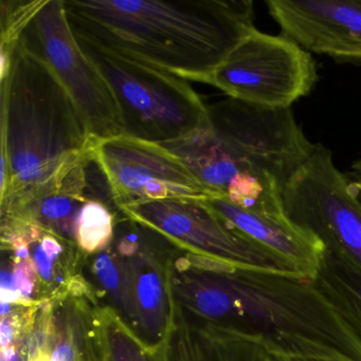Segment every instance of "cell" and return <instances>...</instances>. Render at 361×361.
Returning a JSON list of instances; mask_svg holds the SVG:
<instances>
[{
  "instance_id": "25",
  "label": "cell",
  "mask_w": 361,
  "mask_h": 361,
  "mask_svg": "<svg viewBox=\"0 0 361 361\" xmlns=\"http://www.w3.org/2000/svg\"><path fill=\"white\" fill-rule=\"evenodd\" d=\"M1 303H16L23 304V305L30 304V302L16 288L13 274L8 270H3L1 272Z\"/></svg>"
},
{
  "instance_id": "14",
  "label": "cell",
  "mask_w": 361,
  "mask_h": 361,
  "mask_svg": "<svg viewBox=\"0 0 361 361\" xmlns=\"http://www.w3.org/2000/svg\"><path fill=\"white\" fill-rule=\"evenodd\" d=\"M94 157L88 156L65 168L47 183L1 206V213L32 219L61 238L75 243L78 219L90 200L87 168Z\"/></svg>"
},
{
  "instance_id": "17",
  "label": "cell",
  "mask_w": 361,
  "mask_h": 361,
  "mask_svg": "<svg viewBox=\"0 0 361 361\" xmlns=\"http://www.w3.org/2000/svg\"><path fill=\"white\" fill-rule=\"evenodd\" d=\"M116 226L115 214L109 204L100 198H90L78 219L75 244L85 253L99 255L114 242Z\"/></svg>"
},
{
  "instance_id": "23",
  "label": "cell",
  "mask_w": 361,
  "mask_h": 361,
  "mask_svg": "<svg viewBox=\"0 0 361 361\" xmlns=\"http://www.w3.org/2000/svg\"><path fill=\"white\" fill-rule=\"evenodd\" d=\"M261 361H348L341 358L321 355L291 354L272 350L262 343Z\"/></svg>"
},
{
  "instance_id": "13",
  "label": "cell",
  "mask_w": 361,
  "mask_h": 361,
  "mask_svg": "<svg viewBox=\"0 0 361 361\" xmlns=\"http://www.w3.org/2000/svg\"><path fill=\"white\" fill-rule=\"evenodd\" d=\"M141 242V240H140ZM121 255L128 298L126 322L147 342L156 346L164 339L173 316V295L168 264L141 243Z\"/></svg>"
},
{
  "instance_id": "5",
  "label": "cell",
  "mask_w": 361,
  "mask_h": 361,
  "mask_svg": "<svg viewBox=\"0 0 361 361\" xmlns=\"http://www.w3.org/2000/svg\"><path fill=\"white\" fill-rule=\"evenodd\" d=\"M73 32L115 96L124 135L166 145L208 123L207 105L189 82Z\"/></svg>"
},
{
  "instance_id": "11",
  "label": "cell",
  "mask_w": 361,
  "mask_h": 361,
  "mask_svg": "<svg viewBox=\"0 0 361 361\" xmlns=\"http://www.w3.org/2000/svg\"><path fill=\"white\" fill-rule=\"evenodd\" d=\"M284 35L308 52L361 63V0H268Z\"/></svg>"
},
{
  "instance_id": "4",
  "label": "cell",
  "mask_w": 361,
  "mask_h": 361,
  "mask_svg": "<svg viewBox=\"0 0 361 361\" xmlns=\"http://www.w3.org/2000/svg\"><path fill=\"white\" fill-rule=\"evenodd\" d=\"M207 111L238 174L226 200L257 214L286 219L283 191L316 147L290 109H268L228 98L207 105Z\"/></svg>"
},
{
  "instance_id": "27",
  "label": "cell",
  "mask_w": 361,
  "mask_h": 361,
  "mask_svg": "<svg viewBox=\"0 0 361 361\" xmlns=\"http://www.w3.org/2000/svg\"><path fill=\"white\" fill-rule=\"evenodd\" d=\"M352 180H354L361 188V161L355 162L352 166V171L346 173Z\"/></svg>"
},
{
  "instance_id": "22",
  "label": "cell",
  "mask_w": 361,
  "mask_h": 361,
  "mask_svg": "<svg viewBox=\"0 0 361 361\" xmlns=\"http://www.w3.org/2000/svg\"><path fill=\"white\" fill-rule=\"evenodd\" d=\"M12 274H13L16 288L28 301H31L30 297L35 293L37 276H39L37 265L31 257L16 259V265Z\"/></svg>"
},
{
  "instance_id": "21",
  "label": "cell",
  "mask_w": 361,
  "mask_h": 361,
  "mask_svg": "<svg viewBox=\"0 0 361 361\" xmlns=\"http://www.w3.org/2000/svg\"><path fill=\"white\" fill-rule=\"evenodd\" d=\"M77 329L71 323L65 325L64 329L56 334V341L51 350L50 361H81Z\"/></svg>"
},
{
  "instance_id": "7",
  "label": "cell",
  "mask_w": 361,
  "mask_h": 361,
  "mask_svg": "<svg viewBox=\"0 0 361 361\" xmlns=\"http://www.w3.org/2000/svg\"><path fill=\"white\" fill-rule=\"evenodd\" d=\"M20 42L54 71L97 140L124 135L115 96L71 28L64 0H43Z\"/></svg>"
},
{
  "instance_id": "3",
  "label": "cell",
  "mask_w": 361,
  "mask_h": 361,
  "mask_svg": "<svg viewBox=\"0 0 361 361\" xmlns=\"http://www.w3.org/2000/svg\"><path fill=\"white\" fill-rule=\"evenodd\" d=\"M1 80V155L11 174L0 204L92 155L96 139L50 67L20 39Z\"/></svg>"
},
{
  "instance_id": "20",
  "label": "cell",
  "mask_w": 361,
  "mask_h": 361,
  "mask_svg": "<svg viewBox=\"0 0 361 361\" xmlns=\"http://www.w3.org/2000/svg\"><path fill=\"white\" fill-rule=\"evenodd\" d=\"M43 0H3L1 1V46L10 49L20 39L27 25L32 20Z\"/></svg>"
},
{
  "instance_id": "18",
  "label": "cell",
  "mask_w": 361,
  "mask_h": 361,
  "mask_svg": "<svg viewBox=\"0 0 361 361\" xmlns=\"http://www.w3.org/2000/svg\"><path fill=\"white\" fill-rule=\"evenodd\" d=\"M196 329L213 361H261V340L211 323H200Z\"/></svg>"
},
{
  "instance_id": "28",
  "label": "cell",
  "mask_w": 361,
  "mask_h": 361,
  "mask_svg": "<svg viewBox=\"0 0 361 361\" xmlns=\"http://www.w3.org/2000/svg\"><path fill=\"white\" fill-rule=\"evenodd\" d=\"M360 161H361V159H360Z\"/></svg>"
},
{
  "instance_id": "19",
  "label": "cell",
  "mask_w": 361,
  "mask_h": 361,
  "mask_svg": "<svg viewBox=\"0 0 361 361\" xmlns=\"http://www.w3.org/2000/svg\"><path fill=\"white\" fill-rule=\"evenodd\" d=\"M94 274L117 305L120 316L128 321V298L121 255L109 249L99 253L92 265Z\"/></svg>"
},
{
  "instance_id": "12",
  "label": "cell",
  "mask_w": 361,
  "mask_h": 361,
  "mask_svg": "<svg viewBox=\"0 0 361 361\" xmlns=\"http://www.w3.org/2000/svg\"><path fill=\"white\" fill-rule=\"evenodd\" d=\"M204 202L228 227L280 259L291 271L314 278L324 252V246L316 236L288 219L257 214L221 196L208 198Z\"/></svg>"
},
{
  "instance_id": "1",
  "label": "cell",
  "mask_w": 361,
  "mask_h": 361,
  "mask_svg": "<svg viewBox=\"0 0 361 361\" xmlns=\"http://www.w3.org/2000/svg\"><path fill=\"white\" fill-rule=\"evenodd\" d=\"M168 272L173 299L202 323L280 352L361 361L360 340L312 279L190 252L169 262Z\"/></svg>"
},
{
  "instance_id": "26",
  "label": "cell",
  "mask_w": 361,
  "mask_h": 361,
  "mask_svg": "<svg viewBox=\"0 0 361 361\" xmlns=\"http://www.w3.org/2000/svg\"><path fill=\"white\" fill-rule=\"evenodd\" d=\"M50 359H51V348H43L32 354H28L27 361H50Z\"/></svg>"
},
{
  "instance_id": "16",
  "label": "cell",
  "mask_w": 361,
  "mask_h": 361,
  "mask_svg": "<svg viewBox=\"0 0 361 361\" xmlns=\"http://www.w3.org/2000/svg\"><path fill=\"white\" fill-rule=\"evenodd\" d=\"M94 337L103 361H158L155 350L113 308L99 310Z\"/></svg>"
},
{
  "instance_id": "24",
  "label": "cell",
  "mask_w": 361,
  "mask_h": 361,
  "mask_svg": "<svg viewBox=\"0 0 361 361\" xmlns=\"http://www.w3.org/2000/svg\"><path fill=\"white\" fill-rule=\"evenodd\" d=\"M20 318V317L18 314H11V312L1 317V325H0L1 348L16 345L14 341L23 329L22 319Z\"/></svg>"
},
{
  "instance_id": "9",
  "label": "cell",
  "mask_w": 361,
  "mask_h": 361,
  "mask_svg": "<svg viewBox=\"0 0 361 361\" xmlns=\"http://www.w3.org/2000/svg\"><path fill=\"white\" fill-rule=\"evenodd\" d=\"M92 157L118 209L156 200H206L215 197L164 145L134 137L94 142Z\"/></svg>"
},
{
  "instance_id": "15",
  "label": "cell",
  "mask_w": 361,
  "mask_h": 361,
  "mask_svg": "<svg viewBox=\"0 0 361 361\" xmlns=\"http://www.w3.org/2000/svg\"><path fill=\"white\" fill-rule=\"evenodd\" d=\"M319 293L333 306L361 341V271L325 250L312 279Z\"/></svg>"
},
{
  "instance_id": "2",
  "label": "cell",
  "mask_w": 361,
  "mask_h": 361,
  "mask_svg": "<svg viewBox=\"0 0 361 361\" xmlns=\"http://www.w3.org/2000/svg\"><path fill=\"white\" fill-rule=\"evenodd\" d=\"M64 5L75 32L200 83L255 29L248 0H64Z\"/></svg>"
},
{
  "instance_id": "10",
  "label": "cell",
  "mask_w": 361,
  "mask_h": 361,
  "mask_svg": "<svg viewBox=\"0 0 361 361\" xmlns=\"http://www.w3.org/2000/svg\"><path fill=\"white\" fill-rule=\"evenodd\" d=\"M118 210L126 219L187 252L244 267L297 274L280 259L228 227L204 200H156Z\"/></svg>"
},
{
  "instance_id": "6",
  "label": "cell",
  "mask_w": 361,
  "mask_h": 361,
  "mask_svg": "<svg viewBox=\"0 0 361 361\" xmlns=\"http://www.w3.org/2000/svg\"><path fill=\"white\" fill-rule=\"evenodd\" d=\"M291 223L361 271V188L338 170L331 151L316 145L282 194Z\"/></svg>"
},
{
  "instance_id": "8",
  "label": "cell",
  "mask_w": 361,
  "mask_h": 361,
  "mask_svg": "<svg viewBox=\"0 0 361 361\" xmlns=\"http://www.w3.org/2000/svg\"><path fill=\"white\" fill-rule=\"evenodd\" d=\"M317 80L310 52L286 35L253 29L204 83L249 104L290 109L312 92Z\"/></svg>"
}]
</instances>
